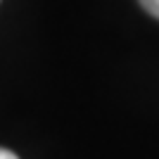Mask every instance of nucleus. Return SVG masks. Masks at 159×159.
<instances>
[{"mask_svg":"<svg viewBox=\"0 0 159 159\" xmlns=\"http://www.w3.org/2000/svg\"><path fill=\"white\" fill-rule=\"evenodd\" d=\"M0 159H19V157L14 152H10V150H2V147H0Z\"/></svg>","mask_w":159,"mask_h":159,"instance_id":"f03ea898","label":"nucleus"},{"mask_svg":"<svg viewBox=\"0 0 159 159\" xmlns=\"http://www.w3.org/2000/svg\"><path fill=\"white\" fill-rule=\"evenodd\" d=\"M140 5L145 7L154 19H159V0H140Z\"/></svg>","mask_w":159,"mask_h":159,"instance_id":"f257e3e1","label":"nucleus"}]
</instances>
